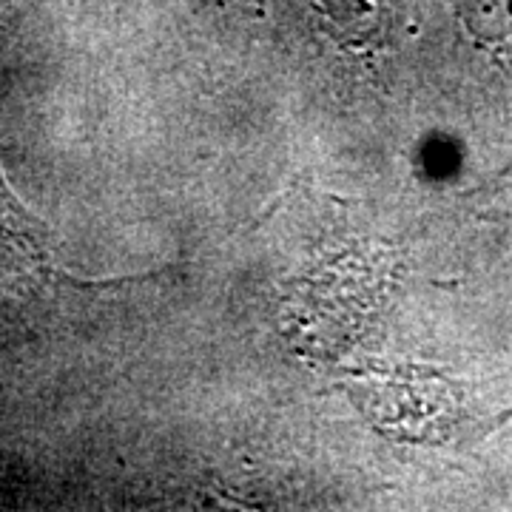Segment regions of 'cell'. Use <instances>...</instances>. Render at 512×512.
I'll list each match as a JSON object with an SVG mask.
<instances>
[{"mask_svg": "<svg viewBox=\"0 0 512 512\" xmlns=\"http://www.w3.org/2000/svg\"><path fill=\"white\" fill-rule=\"evenodd\" d=\"M336 26L353 29V37L373 35L387 12V0H319Z\"/></svg>", "mask_w": 512, "mask_h": 512, "instance_id": "1", "label": "cell"}, {"mask_svg": "<svg viewBox=\"0 0 512 512\" xmlns=\"http://www.w3.org/2000/svg\"><path fill=\"white\" fill-rule=\"evenodd\" d=\"M501 208L512 214V174H510V183H504V205H501Z\"/></svg>", "mask_w": 512, "mask_h": 512, "instance_id": "2", "label": "cell"}]
</instances>
